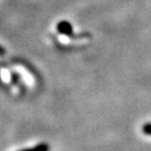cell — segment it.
<instances>
[{
	"instance_id": "cell-6",
	"label": "cell",
	"mask_w": 151,
	"mask_h": 151,
	"mask_svg": "<svg viewBox=\"0 0 151 151\" xmlns=\"http://www.w3.org/2000/svg\"><path fill=\"white\" fill-rule=\"evenodd\" d=\"M0 82H1V76H0Z\"/></svg>"
},
{
	"instance_id": "cell-4",
	"label": "cell",
	"mask_w": 151,
	"mask_h": 151,
	"mask_svg": "<svg viewBox=\"0 0 151 151\" xmlns=\"http://www.w3.org/2000/svg\"><path fill=\"white\" fill-rule=\"evenodd\" d=\"M11 75H12V77H11V78H12L13 83H14V84H17V83H18L19 81H20V76H19V73H12Z\"/></svg>"
},
{
	"instance_id": "cell-1",
	"label": "cell",
	"mask_w": 151,
	"mask_h": 151,
	"mask_svg": "<svg viewBox=\"0 0 151 151\" xmlns=\"http://www.w3.org/2000/svg\"><path fill=\"white\" fill-rule=\"evenodd\" d=\"M57 31L59 32L61 35L69 36V37H71L73 34V25H71L70 22L66 21V20H62V21L57 23Z\"/></svg>"
},
{
	"instance_id": "cell-3",
	"label": "cell",
	"mask_w": 151,
	"mask_h": 151,
	"mask_svg": "<svg viewBox=\"0 0 151 151\" xmlns=\"http://www.w3.org/2000/svg\"><path fill=\"white\" fill-rule=\"evenodd\" d=\"M143 132L147 135H151V123H147L143 126Z\"/></svg>"
},
{
	"instance_id": "cell-2",
	"label": "cell",
	"mask_w": 151,
	"mask_h": 151,
	"mask_svg": "<svg viewBox=\"0 0 151 151\" xmlns=\"http://www.w3.org/2000/svg\"><path fill=\"white\" fill-rule=\"evenodd\" d=\"M19 151H50V146L46 143H40V144H37L34 147L21 149V150Z\"/></svg>"
},
{
	"instance_id": "cell-5",
	"label": "cell",
	"mask_w": 151,
	"mask_h": 151,
	"mask_svg": "<svg viewBox=\"0 0 151 151\" xmlns=\"http://www.w3.org/2000/svg\"><path fill=\"white\" fill-rule=\"evenodd\" d=\"M5 52H6V50H5V48L2 46V45H0V56H4Z\"/></svg>"
}]
</instances>
